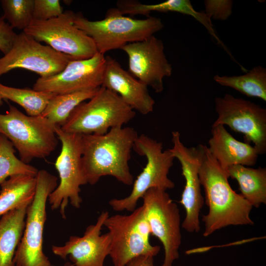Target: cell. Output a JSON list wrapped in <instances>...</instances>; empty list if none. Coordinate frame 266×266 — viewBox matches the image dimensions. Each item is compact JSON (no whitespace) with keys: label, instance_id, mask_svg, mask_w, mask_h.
<instances>
[{"label":"cell","instance_id":"cell-15","mask_svg":"<svg viewBox=\"0 0 266 266\" xmlns=\"http://www.w3.org/2000/svg\"><path fill=\"white\" fill-rule=\"evenodd\" d=\"M106 61L104 55L97 53L91 58L73 60L60 72L39 77L33 89L60 95L101 86Z\"/></svg>","mask_w":266,"mask_h":266},{"label":"cell","instance_id":"cell-28","mask_svg":"<svg viewBox=\"0 0 266 266\" xmlns=\"http://www.w3.org/2000/svg\"><path fill=\"white\" fill-rule=\"evenodd\" d=\"M63 12L59 0H34L33 20L47 21L58 17Z\"/></svg>","mask_w":266,"mask_h":266},{"label":"cell","instance_id":"cell-5","mask_svg":"<svg viewBox=\"0 0 266 266\" xmlns=\"http://www.w3.org/2000/svg\"><path fill=\"white\" fill-rule=\"evenodd\" d=\"M135 112L116 93L101 86L88 101L78 105L61 127L65 132L104 134L132 120Z\"/></svg>","mask_w":266,"mask_h":266},{"label":"cell","instance_id":"cell-18","mask_svg":"<svg viewBox=\"0 0 266 266\" xmlns=\"http://www.w3.org/2000/svg\"><path fill=\"white\" fill-rule=\"evenodd\" d=\"M105 58L101 86L116 93L128 105L140 114L147 115L153 111L155 101L148 87L124 70L115 59L109 56Z\"/></svg>","mask_w":266,"mask_h":266},{"label":"cell","instance_id":"cell-26","mask_svg":"<svg viewBox=\"0 0 266 266\" xmlns=\"http://www.w3.org/2000/svg\"><path fill=\"white\" fill-rule=\"evenodd\" d=\"M12 143L0 134V184L9 177L17 174L36 176L38 170L26 164L15 155Z\"/></svg>","mask_w":266,"mask_h":266},{"label":"cell","instance_id":"cell-30","mask_svg":"<svg viewBox=\"0 0 266 266\" xmlns=\"http://www.w3.org/2000/svg\"><path fill=\"white\" fill-rule=\"evenodd\" d=\"M13 29L2 16L0 17V51L4 55L10 50L17 35Z\"/></svg>","mask_w":266,"mask_h":266},{"label":"cell","instance_id":"cell-12","mask_svg":"<svg viewBox=\"0 0 266 266\" xmlns=\"http://www.w3.org/2000/svg\"><path fill=\"white\" fill-rule=\"evenodd\" d=\"M218 118L213 124L227 125L252 142L259 154L266 152V109L261 105L229 94L215 99Z\"/></svg>","mask_w":266,"mask_h":266},{"label":"cell","instance_id":"cell-3","mask_svg":"<svg viewBox=\"0 0 266 266\" xmlns=\"http://www.w3.org/2000/svg\"><path fill=\"white\" fill-rule=\"evenodd\" d=\"M74 25L91 37L98 53L121 49L124 45L142 40L164 27L160 18L149 16L136 19L124 16L117 8L107 10L104 18L90 21L76 13Z\"/></svg>","mask_w":266,"mask_h":266},{"label":"cell","instance_id":"cell-9","mask_svg":"<svg viewBox=\"0 0 266 266\" xmlns=\"http://www.w3.org/2000/svg\"><path fill=\"white\" fill-rule=\"evenodd\" d=\"M55 132L62 143L61 152L55 163L60 183L48 200L51 209H59L62 217L66 219L69 202L74 207L80 208L82 202L80 186L87 184L81 165L82 134L65 132L57 125Z\"/></svg>","mask_w":266,"mask_h":266},{"label":"cell","instance_id":"cell-20","mask_svg":"<svg viewBox=\"0 0 266 266\" xmlns=\"http://www.w3.org/2000/svg\"><path fill=\"white\" fill-rule=\"evenodd\" d=\"M28 206L14 209L0 219V266H16L14 257L25 229Z\"/></svg>","mask_w":266,"mask_h":266},{"label":"cell","instance_id":"cell-31","mask_svg":"<svg viewBox=\"0 0 266 266\" xmlns=\"http://www.w3.org/2000/svg\"><path fill=\"white\" fill-rule=\"evenodd\" d=\"M126 266H155L154 257L149 255L137 257L131 260Z\"/></svg>","mask_w":266,"mask_h":266},{"label":"cell","instance_id":"cell-1","mask_svg":"<svg viewBox=\"0 0 266 266\" xmlns=\"http://www.w3.org/2000/svg\"><path fill=\"white\" fill-rule=\"evenodd\" d=\"M201 150L199 177L203 188L208 213L202 217L203 235L207 237L229 226L253 225V208L243 197L233 190L229 174L209 152L207 146L200 144Z\"/></svg>","mask_w":266,"mask_h":266},{"label":"cell","instance_id":"cell-10","mask_svg":"<svg viewBox=\"0 0 266 266\" xmlns=\"http://www.w3.org/2000/svg\"><path fill=\"white\" fill-rule=\"evenodd\" d=\"M75 14L68 10L47 21L33 20L23 32L75 60L91 58L98 53L96 45L91 37L74 25Z\"/></svg>","mask_w":266,"mask_h":266},{"label":"cell","instance_id":"cell-16","mask_svg":"<svg viewBox=\"0 0 266 266\" xmlns=\"http://www.w3.org/2000/svg\"><path fill=\"white\" fill-rule=\"evenodd\" d=\"M120 49L127 55L129 71L138 80L160 93L164 90L163 79L172 74L162 41L151 35L142 40L127 44Z\"/></svg>","mask_w":266,"mask_h":266},{"label":"cell","instance_id":"cell-29","mask_svg":"<svg viewBox=\"0 0 266 266\" xmlns=\"http://www.w3.org/2000/svg\"><path fill=\"white\" fill-rule=\"evenodd\" d=\"M204 3V12L210 20H226L232 13V0H205Z\"/></svg>","mask_w":266,"mask_h":266},{"label":"cell","instance_id":"cell-21","mask_svg":"<svg viewBox=\"0 0 266 266\" xmlns=\"http://www.w3.org/2000/svg\"><path fill=\"white\" fill-rule=\"evenodd\" d=\"M36 178L24 174L12 175L0 184V216L33 201L36 190Z\"/></svg>","mask_w":266,"mask_h":266},{"label":"cell","instance_id":"cell-11","mask_svg":"<svg viewBox=\"0 0 266 266\" xmlns=\"http://www.w3.org/2000/svg\"><path fill=\"white\" fill-rule=\"evenodd\" d=\"M142 199L151 234L157 237L164 247L165 257L161 266H172L179 257L182 238L178 205L166 191L156 188L147 191Z\"/></svg>","mask_w":266,"mask_h":266},{"label":"cell","instance_id":"cell-24","mask_svg":"<svg viewBox=\"0 0 266 266\" xmlns=\"http://www.w3.org/2000/svg\"><path fill=\"white\" fill-rule=\"evenodd\" d=\"M100 87L55 95L49 100L41 115L54 125L61 127L73 110L80 103L94 97Z\"/></svg>","mask_w":266,"mask_h":266},{"label":"cell","instance_id":"cell-2","mask_svg":"<svg viewBox=\"0 0 266 266\" xmlns=\"http://www.w3.org/2000/svg\"><path fill=\"white\" fill-rule=\"evenodd\" d=\"M138 136L132 127H116L101 135L82 134L81 165L87 184L111 176L127 185L133 183L129 162Z\"/></svg>","mask_w":266,"mask_h":266},{"label":"cell","instance_id":"cell-7","mask_svg":"<svg viewBox=\"0 0 266 266\" xmlns=\"http://www.w3.org/2000/svg\"><path fill=\"white\" fill-rule=\"evenodd\" d=\"M133 149L139 155L146 157L147 163L133 183L130 194L124 198L109 201L110 206L116 211H133L139 200L151 188L166 191L175 186L168 177L175 158L169 149L163 150L162 142L142 134L138 135Z\"/></svg>","mask_w":266,"mask_h":266},{"label":"cell","instance_id":"cell-23","mask_svg":"<svg viewBox=\"0 0 266 266\" xmlns=\"http://www.w3.org/2000/svg\"><path fill=\"white\" fill-rule=\"evenodd\" d=\"M213 79L222 86L266 101V69L261 66L254 67L243 75L228 76L216 74Z\"/></svg>","mask_w":266,"mask_h":266},{"label":"cell","instance_id":"cell-32","mask_svg":"<svg viewBox=\"0 0 266 266\" xmlns=\"http://www.w3.org/2000/svg\"><path fill=\"white\" fill-rule=\"evenodd\" d=\"M63 266H75L73 264L70 263V262H66V263Z\"/></svg>","mask_w":266,"mask_h":266},{"label":"cell","instance_id":"cell-6","mask_svg":"<svg viewBox=\"0 0 266 266\" xmlns=\"http://www.w3.org/2000/svg\"><path fill=\"white\" fill-rule=\"evenodd\" d=\"M36 178L35 195L27 207L25 229L14 257L16 266H51L43 251V233L46 202L58 179L44 169L38 170Z\"/></svg>","mask_w":266,"mask_h":266},{"label":"cell","instance_id":"cell-13","mask_svg":"<svg viewBox=\"0 0 266 266\" xmlns=\"http://www.w3.org/2000/svg\"><path fill=\"white\" fill-rule=\"evenodd\" d=\"M73 60L22 32L17 34L10 50L0 58V77L17 68L31 70L42 77H48L62 71Z\"/></svg>","mask_w":266,"mask_h":266},{"label":"cell","instance_id":"cell-19","mask_svg":"<svg viewBox=\"0 0 266 266\" xmlns=\"http://www.w3.org/2000/svg\"><path fill=\"white\" fill-rule=\"evenodd\" d=\"M211 133L207 147L222 168L256 164L259 154L254 146L236 139L221 124L212 125Z\"/></svg>","mask_w":266,"mask_h":266},{"label":"cell","instance_id":"cell-22","mask_svg":"<svg viewBox=\"0 0 266 266\" xmlns=\"http://www.w3.org/2000/svg\"><path fill=\"white\" fill-rule=\"evenodd\" d=\"M229 177L235 179L241 195L253 207L266 203V168L233 165L227 169Z\"/></svg>","mask_w":266,"mask_h":266},{"label":"cell","instance_id":"cell-27","mask_svg":"<svg viewBox=\"0 0 266 266\" xmlns=\"http://www.w3.org/2000/svg\"><path fill=\"white\" fill-rule=\"evenodd\" d=\"M2 17L13 28L25 30L33 20L34 0H1Z\"/></svg>","mask_w":266,"mask_h":266},{"label":"cell","instance_id":"cell-4","mask_svg":"<svg viewBox=\"0 0 266 266\" xmlns=\"http://www.w3.org/2000/svg\"><path fill=\"white\" fill-rule=\"evenodd\" d=\"M56 126L41 115H27L10 104L5 114H0V134L12 143L20 159L27 164L33 159L45 158L56 149L59 139Z\"/></svg>","mask_w":266,"mask_h":266},{"label":"cell","instance_id":"cell-17","mask_svg":"<svg viewBox=\"0 0 266 266\" xmlns=\"http://www.w3.org/2000/svg\"><path fill=\"white\" fill-rule=\"evenodd\" d=\"M109 216L108 211H102L96 223L86 228L83 235H72L64 245H53V253L63 259L69 256L75 266H104L110 254V237L108 233L101 234V230Z\"/></svg>","mask_w":266,"mask_h":266},{"label":"cell","instance_id":"cell-25","mask_svg":"<svg viewBox=\"0 0 266 266\" xmlns=\"http://www.w3.org/2000/svg\"><path fill=\"white\" fill-rule=\"evenodd\" d=\"M55 95L33 89L9 87L0 83V105L3 100H10L22 106L29 116L40 115Z\"/></svg>","mask_w":266,"mask_h":266},{"label":"cell","instance_id":"cell-14","mask_svg":"<svg viewBox=\"0 0 266 266\" xmlns=\"http://www.w3.org/2000/svg\"><path fill=\"white\" fill-rule=\"evenodd\" d=\"M171 134L173 146L168 149L180 162L185 180L180 200L186 212L182 227L189 233H198L200 230L199 215L204 201L199 173L201 150L199 145L196 147L184 145L179 132L173 131Z\"/></svg>","mask_w":266,"mask_h":266},{"label":"cell","instance_id":"cell-8","mask_svg":"<svg viewBox=\"0 0 266 266\" xmlns=\"http://www.w3.org/2000/svg\"><path fill=\"white\" fill-rule=\"evenodd\" d=\"M103 226L110 237L109 256L113 266H126L134 258L145 255L154 257L160 252L159 246L150 242L151 230L143 205L129 215L109 216Z\"/></svg>","mask_w":266,"mask_h":266}]
</instances>
